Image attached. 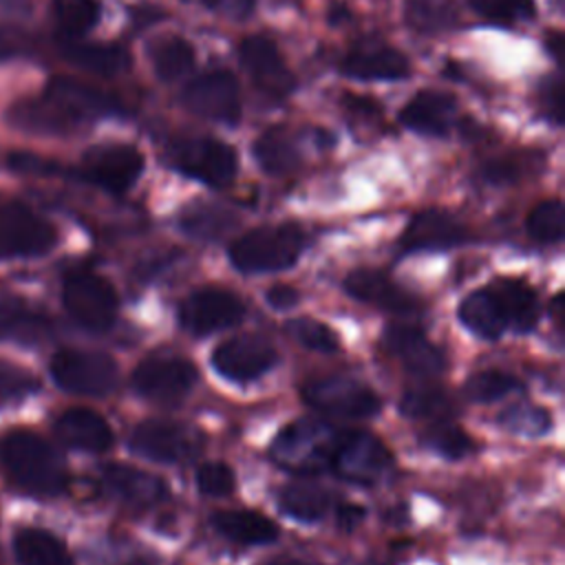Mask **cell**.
I'll return each mask as SVG.
<instances>
[{"instance_id": "cell-1", "label": "cell", "mask_w": 565, "mask_h": 565, "mask_svg": "<svg viewBox=\"0 0 565 565\" xmlns=\"http://www.w3.org/2000/svg\"><path fill=\"white\" fill-rule=\"evenodd\" d=\"M4 472L26 492L57 494L66 486L62 457L33 433H11L0 441Z\"/></svg>"}, {"instance_id": "cell-2", "label": "cell", "mask_w": 565, "mask_h": 565, "mask_svg": "<svg viewBox=\"0 0 565 565\" xmlns=\"http://www.w3.org/2000/svg\"><path fill=\"white\" fill-rule=\"evenodd\" d=\"M344 430L322 422V419H298L285 426L274 446L271 459L298 475H318L331 470L335 448Z\"/></svg>"}, {"instance_id": "cell-3", "label": "cell", "mask_w": 565, "mask_h": 565, "mask_svg": "<svg viewBox=\"0 0 565 565\" xmlns=\"http://www.w3.org/2000/svg\"><path fill=\"white\" fill-rule=\"evenodd\" d=\"M305 247V234L298 225H267L256 227L230 247V260L245 274L280 271L291 267Z\"/></svg>"}, {"instance_id": "cell-4", "label": "cell", "mask_w": 565, "mask_h": 565, "mask_svg": "<svg viewBox=\"0 0 565 565\" xmlns=\"http://www.w3.org/2000/svg\"><path fill=\"white\" fill-rule=\"evenodd\" d=\"M166 161L181 174L210 188H225L238 170V154L232 146L214 137L177 139L166 150Z\"/></svg>"}, {"instance_id": "cell-5", "label": "cell", "mask_w": 565, "mask_h": 565, "mask_svg": "<svg viewBox=\"0 0 565 565\" xmlns=\"http://www.w3.org/2000/svg\"><path fill=\"white\" fill-rule=\"evenodd\" d=\"M143 166V154L130 143H97L84 152L77 177L110 194H124L141 177Z\"/></svg>"}, {"instance_id": "cell-6", "label": "cell", "mask_w": 565, "mask_h": 565, "mask_svg": "<svg viewBox=\"0 0 565 565\" xmlns=\"http://www.w3.org/2000/svg\"><path fill=\"white\" fill-rule=\"evenodd\" d=\"M55 384L77 395H106L117 386V364L113 358L93 351L64 349L51 360Z\"/></svg>"}, {"instance_id": "cell-7", "label": "cell", "mask_w": 565, "mask_h": 565, "mask_svg": "<svg viewBox=\"0 0 565 565\" xmlns=\"http://www.w3.org/2000/svg\"><path fill=\"white\" fill-rule=\"evenodd\" d=\"M64 307L84 329L106 331L117 313V294L99 274L73 271L64 280Z\"/></svg>"}, {"instance_id": "cell-8", "label": "cell", "mask_w": 565, "mask_h": 565, "mask_svg": "<svg viewBox=\"0 0 565 565\" xmlns=\"http://www.w3.org/2000/svg\"><path fill=\"white\" fill-rule=\"evenodd\" d=\"M57 243L55 227L22 203H0V256L33 258Z\"/></svg>"}, {"instance_id": "cell-9", "label": "cell", "mask_w": 565, "mask_h": 565, "mask_svg": "<svg viewBox=\"0 0 565 565\" xmlns=\"http://www.w3.org/2000/svg\"><path fill=\"white\" fill-rule=\"evenodd\" d=\"M391 466L393 457L375 435L344 430L331 461V472L355 486H373L391 470Z\"/></svg>"}, {"instance_id": "cell-10", "label": "cell", "mask_w": 565, "mask_h": 565, "mask_svg": "<svg viewBox=\"0 0 565 565\" xmlns=\"http://www.w3.org/2000/svg\"><path fill=\"white\" fill-rule=\"evenodd\" d=\"M302 399L327 415L371 417L380 411V397L366 384L351 377H320L302 384Z\"/></svg>"}, {"instance_id": "cell-11", "label": "cell", "mask_w": 565, "mask_h": 565, "mask_svg": "<svg viewBox=\"0 0 565 565\" xmlns=\"http://www.w3.org/2000/svg\"><path fill=\"white\" fill-rule=\"evenodd\" d=\"M181 104L203 119L230 126L241 119V88L230 71H207L188 82Z\"/></svg>"}, {"instance_id": "cell-12", "label": "cell", "mask_w": 565, "mask_h": 565, "mask_svg": "<svg viewBox=\"0 0 565 565\" xmlns=\"http://www.w3.org/2000/svg\"><path fill=\"white\" fill-rule=\"evenodd\" d=\"M196 369L183 358H148L132 373V386L150 402L174 406L192 391Z\"/></svg>"}, {"instance_id": "cell-13", "label": "cell", "mask_w": 565, "mask_h": 565, "mask_svg": "<svg viewBox=\"0 0 565 565\" xmlns=\"http://www.w3.org/2000/svg\"><path fill=\"white\" fill-rule=\"evenodd\" d=\"M245 318V305L232 291L218 287H203L192 291L181 309V327L194 335H207L230 329Z\"/></svg>"}, {"instance_id": "cell-14", "label": "cell", "mask_w": 565, "mask_h": 565, "mask_svg": "<svg viewBox=\"0 0 565 565\" xmlns=\"http://www.w3.org/2000/svg\"><path fill=\"white\" fill-rule=\"evenodd\" d=\"M238 60L252 82L269 97H287L296 88V77L285 64L278 46L267 35H249L238 46Z\"/></svg>"}, {"instance_id": "cell-15", "label": "cell", "mask_w": 565, "mask_h": 565, "mask_svg": "<svg viewBox=\"0 0 565 565\" xmlns=\"http://www.w3.org/2000/svg\"><path fill=\"white\" fill-rule=\"evenodd\" d=\"M212 366L232 382H249L269 371L278 353L276 349L260 335H236L221 342L212 351Z\"/></svg>"}, {"instance_id": "cell-16", "label": "cell", "mask_w": 565, "mask_h": 565, "mask_svg": "<svg viewBox=\"0 0 565 565\" xmlns=\"http://www.w3.org/2000/svg\"><path fill=\"white\" fill-rule=\"evenodd\" d=\"M130 448L152 461L177 463L196 455V433L172 422L148 419L141 422L130 435Z\"/></svg>"}, {"instance_id": "cell-17", "label": "cell", "mask_w": 565, "mask_h": 565, "mask_svg": "<svg viewBox=\"0 0 565 565\" xmlns=\"http://www.w3.org/2000/svg\"><path fill=\"white\" fill-rule=\"evenodd\" d=\"M44 95L51 102H55L75 124L124 115V104L115 95L104 93L73 77H64V75L53 77L46 84Z\"/></svg>"}, {"instance_id": "cell-18", "label": "cell", "mask_w": 565, "mask_h": 565, "mask_svg": "<svg viewBox=\"0 0 565 565\" xmlns=\"http://www.w3.org/2000/svg\"><path fill=\"white\" fill-rule=\"evenodd\" d=\"M468 230L452 214L441 210L417 212L402 232L399 245L404 252L446 249L468 241Z\"/></svg>"}, {"instance_id": "cell-19", "label": "cell", "mask_w": 565, "mask_h": 565, "mask_svg": "<svg viewBox=\"0 0 565 565\" xmlns=\"http://www.w3.org/2000/svg\"><path fill=\"white\" fill-rule=\"evenodd\" d=\"M340 71L360 82H386L408 77L411 62L402 51L388 44H364L344 55Z\"/></svg>"}, {"instance_id": "cell-20", "label": "cell", "mask_w": 565, "mask_h": 565, "mask_svg": "<svg viewBox=\"0 0 565 565\" xmlns=\"http://www.w3.org/2000/svg\"><path fill=\"white\" fill-rule=\"evenodd\" d=\"M457 121V102L441 90H419L399 110V124L428 137H446Z\"/></svg>"}, {"instance_id": "cell-21", "label": "cell", "mask_w": 565, "mask_h": 565, "mask_svg": "<svg viewBox=\"0 0 565 565\" xmlns=\"http://www.w3.org/2000/svg\"><path fill=\"white\" fill-rule=\"evenodd\" d=\"M384 347L408 371L417 375H437L446 369V358L437 344H433L419 329L406 324H393L384 331Z\"/></svg>"}, {"instance_id": "cell-22", "label": "cell", "mask_w": 565, "mask_h": 565, "mask_svg": "<svg viewBox=\"0 0 565 565\" xmlns=\"http://www.w3.org/2000/svg\"><path fill=\"white\" fill-rule=\"evenodd\" d=\"M344 289L349 296L380 307L384 311L395 313H413L417 311L419 302L415 296H411L406 289H402L397 282H393L386 274L375 269H355L347 276Z\"/></svg>"}, {"instance_id": "cell-23", "label": "cell", "mask_w": 565, "mask_h": 565, "mask_svg": "<svg viewBox=\"0 0 565 565\" xmlns=\"http://www.w3.org/2000/svg\"><path fill=\"white\" fill-rule=\"evenodd\" d=\"M60 55L68 64L102 77H115L130 66V53L124 46L106 42H82L79 38H62Z\"/></svg>"}, {"instance_id": "cell-24", "label": "cell", "mask_w": 565, "mask_h": 565, "mask_svg": "<svg viewBox=\"0 0 565 565\" xmlns=\"http://www.w3.org/2000/svg\"><path fill=\"white\" fill-rule=\"evenodd\" d=\"M57 437L86 452H104L113 444V430L108 422L90 408H68L55 422Z\"/></svg>"}, {"instance_id": "cell-25", "label": "cell", "mask_w": 565, "mask_h": 565, "mask_svg": "<svg viewBox=\"0 0 565 565\" xmlns=\"http://www.w3.org/2000/svg\"><path fill=\"white\" fill-rule=\"evenodd\" d=\"M488 291L494 296L505 327H512L519 333L532 331L539 322V298L534 289L519 278H497L488 285Z\"/></svg>"}, {"instance_id": "cell-26", "label": "cell", "mask_w": 565, "mask_h": 565, "mask_svg": "<svg viewBox=\"0 0 565 565\" xmlns=\"http://www.w3.org/2000/svg\"><path fill=\"white\" fill-rule=\"evenodd\" d=\"M7 121L18 130L35 132V135H62L77 126L44 93L40 97H29L11 104L7 108Z\"/></svg>"}, {"instance_id": "cell-27", "label": "cell", "mask_w": 565, "mask_h": 565, "mask_svg": "<svg viewBox=\"0 0 565 565\" xmlns=\"http://www.w3.org/2000/svg\"><path fill=\"white\" fill-rule=\"evenodd\" d=\"M104 483L108 490L130 505H152L166 494V483L148 472L130 466L110 463L104 470Z\"/></svg>"}, {"instance_id": "cell-28", "label": "cell", "mask_w": 565, "mask_h": 565, "mask_svg": "<svg viewBox=\"0 0 565 565\" xmlns=\"http://www.w3.org/2000/svg\"><path fill=\"white\" fill-rule=\"evenodd\" d=\"M212 523L225 539L243 545H265L278 536L276 523L254 510H221L212 516Z\"/></svg>"}, {"instance_id": "cell-29", "label": "cell", "mask_w": 565, "mask_h": 565, "mask_svg": "<svg viewBox=\"0 0 565 565\" xmlns=\"http://www.w3.org/2000/svg\"><path fill=\"white\" fill-rule=\"evenodd\" d=\"M51 333V320L20 300H0V338L33 344Z\"/></svg>"}, {"instance_id": "cell-30", "label": "cell", "mask_w": 565, "mask_h": 565, "mask_svg": "<svg viewBox=\"0 0 565 565\" xmlns=\"http://www.w3.org/2000/svg\"><path fill=\"white\" fill-rule=\"evenodd\" d=\"M254 157H256L258 166L269 174H287V172L296 170L300 163V152H298L296 139L282 126H274L256 139Z\"/></svg>"}, {"instance_id": "cell-31", "label": "cell", "mask_w": 565, "mask_h": 565, "mask_svg": "<svg viewBox=\"0 0 565 565\" xmlns=\"http://www.w3.org/2000/svg\"><path fill=\"white\" fill-rule=\"evenodd\" d=\"M148 57L154 75L163 82H174L183 77L194 66V49L181 35H161L150 42Z\"/></svg>"}, {"instance_id": "cell-32", "label": "cell", "mask_w": 565, "mask_h": 565, "mask_svg": "<svg viewBox=\"0 0 565 565\" xmlns=\"http://www.w3.org/2000/svg\"><path fill=\"white\" fill-rule=\"evenodd\" d=\"M459 320L479 338L497 340L508 327L494 296L486 289L468 294L459 305Z\"/></svg>"}, {"instance_id": "cell-33", "label": "cell", "mask_w": 565, "mask_h": 565, "mask_svg": "<svg viewBox=\"0 0 565 565\" xmlns=\"http://www.w3.org/2000/svg\"><path fill=\"white\" fill-rule=\"evenodd\" d=\"M13 550L22 565H73L66 547L46 530H20L13 539Z\"/></svg>"}, {"instance_id": "cell-34", "label": "cell", "mask_w": 565, "mask_h": 565, "mask_svg": "<svg viewBox=\"0 0 565 565\" xmlns=\"http://www.w3.org/2000/svg\"><path fill=\"white\" fill-rule=\"evenodd\" d=\"M331 505V494L316 483H291L280 492V508L298 521H318Z\"/></svg>"}, {"instance_id": "cell-35", "label": "cell", "mask_w": 565, "mask_h": 565, "mask_svg": "<svg viewBox=\"0 0 565 565\" xmlns=\"http://www.w3.org/2000/svg\"><path fill=\"white\" fill-rule=\"evenodd\" d=\"M404 20L419 33H439L457 24V9L450 0H406Z\"/></svg>"}, {"instance_id": "cell-36", "label": "cell", "mask_w": 565, "mask_h": 565, "mask_svg": "<svg viewBox=\"0 0 565 565\" xmlns=\"http://www.w3.org/2000/svg\"><path fill=\"white\" fill-rule=\"evenodd\" d=\"M97 0H53V20L62 38H82L99 22Z\"/></svg>"}, {"instance_id": "cell-37", "label": "cell", "mask_w": 565, "mask_h": 565, "mask_svg": "<svg viewBox=\"0 0 565 565\" xmlns=\"http://www.w3.org/2000/svg\"><path fill=\"white\" fill-rule=\"evenodd\" d=\"M527 234L539 243H558L565 232V207L558 199L541 201L525 221Z\"/></svg>"}, {"instance_id": "cell-38", "label": "cell", "mask_w": 565, "mask_h": 565, "mask_svg": "<svg viewBox=\"0 0 565 565\" xmlns=\"http://www.w3.org/2000/svg\"><path fill=\"white\" fill-rule=\"evenodd\" d=\"M402 413L415 419H441L448 417V413L452 411V399L448 393L439 391V388H430V386H422V388H413L408 393H404L402 404H399Z\"/></svg>"}, {"instance_id": "cell-39", "label": "cell", "mask_w": 565, "mask_h": 565, "mask_svg": "<svg viewBox=\"0 0 565 565\" xmlns=\"http://www.w3.org/2000/svg\"><path fill=\"white\" fill-rule=\"evenodd\" d=\"M521 384L514 375L499 371V369H486L468 377L463 393L472 402H494L512 391H516Z\"/></svg>"}, {"instance_id": "cell-40", "label": "cell", "mask_w": 565, "mask_h": 565, "mask_svg": "<svg viewBox=\"0 0 565 565\" xmlns=\"http://www.w3.org/2000/svg\"><path fill=\"white\" fill-rule=\"evenodd\" d=\"M426 446L437 450L439 455L448 459H459L466 457L472 450V439L466 435L463 428L450 424V422H435L426 433H424Z\"/></svg>"}, {"instance_id": "cell-41", "label": "cell", "mask_w": 565, "mask_h": 565, "mask_svg": "<svg viewBox=\"0 0 565 565\" xmlns=\"http://www.w3.org/2000/svg\"><path fill=\"white\" fill-rule=\"evenodd\" d=\"M499 422L516 435H545L552 428L550 411L534 404H516L501 413Z\"/></svg>"}, {"instance_id": "cell-42", "label": "cell", "mask_w": 565, "mask_h": 565, "mask_svg": "<svg viewBox=\"0 0 565 565\" xmlns=\"http://www.w3.org/2000/svg\"><path fill=\"white\" fill-rule=\"evenodd\" d=\"M285 331L307 349L320 353L338 351V335L324 322H318L313 318H294L285 324Z\"/></svg>"}, {"instance_id": "cell-43", "label": "cell", "mask_w": 565, "mask_h": 565, "mask_svg": "<svg viewBox=\"0 0 565 565\" xmlns=\"http://www.w3.org/2000/svg\"><path fill=\"white\" fill-rule=\"evenodd\" d=\"M470 7L494 24L527 22L534 18V0H470Z\"/></svg>"}, {"instance_id": "cell-44", "label": "cell", "mask_w": 565, "mask_h": 565, "mask_svg": "<svg viewBox=\"0 0 565 565\" xmlns=\"http://www.w3.org/2000/svg\"><path fill=\"white\" fill-rule=\"evenodd\" d=\"M196 483H199V490L207 497H227L234 492L236 477L227 463L210 461L199 468Z\"/></svg>"}, {"instance_id": "cell-45", "label": "cell", "mask_w": 565, "mask_h": 565, "mask_svg": "<svg viewBox=\"0 0 565 565\" xmlns=\"http://www.w3.org/2000/svg\"><path fill=\"white\" fill-rule=\"evenodd\" d=\"M38 388V380L24 369L0 360V399L24 397Z\"/></svg>"}, {"instance_id": "cell-46", "label": "cell", "mask_w": 565, "mask_h": 565, "mask_svg": "<svg viewBox=\"0 0 565 565\" xmlns=\"http://www.w3.org/2000/svg\"><path fill=\"white\" fill-rule=\"evenodd\" d=\"M541 106L547 115V119L554 126H561L565 119V82H563V73L552 75L543 82L541 86Z\"/></svg>"}, {"instance_id": "cell-47", "label": "cell", "mask_w": 565, "mask_h": 565, "mask_svg": "<svg viewBox=\"0 0 565 565\" xmlns=\"http://www.w3.org/2000/svg\"><path fill=\"white\" fill-rule=\"evenodd\" d=\"M31 46V40L24 31H20L13 24L0 22V62H9L13 57L26 55Z\"/></svg>"}, {"instance_id": "cell-48", "label": "cell", "mask_w": 565, "mask_h": 565, "mask_svg": "<svg viewBox=\"0 0 565 565\" xmlns=\"http://www.w3.org/2000/svg\"><path fill=\"white\" fill-rule=\"evenodd\" d=\"M9 166L18 172H26V174H49V172H55L57 166L42 159V157H35V154H29V152H13L9 154Z\"/></svg>"}, {"instance_id": "cell-49", "label": "cell", "mask_w": 565, "mask_h": 565, "mask_svg": "<svg viewBox=\"0 0 565 565\" xmlns=\"http://www.w3.org/2000/svg\"><path fill=\"white\" fill-rule=\"evenodd\" d=\"M203 4L230 20H245L254 11V0H203Z\"/></svg>"}, {"instance_id": "cell-50", "label": "cell", "mask_w": 565, "mask_h": 565, "mask_svg": "<svg viewBox=\"0 0 565 565\" xmlns=\"http://www.w3.org/2000/svg\"><path fill=\"white\" fill-rule=\"evenodd\" d=\"M267 302L274 307V309H289L298 302V291L289 285H276L267 291Z\"/></svg>"}, {"instance_id": "cell-51", "label": "cell", "mask_w": 565, "mask_h": 565, "mask_svg": "<svg viewBox=\"0 0 565 565\" xmlns=\"http://www.w3.org/2000/svg\"><path fill=\"white\" fill-rule=\"evenodd\" d=\"M545 46H547V53L558 62L563 64V53H565V35L561 31H552L547 38H545Z\"/></svg>"}, {"instance_id": "cell-52", "label": "cell", "mask_w": 565, "mask_h": 565, "mask_svg": "<svg viewBox=\"0 0 565 565\" xmlns=\"http://www.w3.org/2000/svg\"><path fill=\"white\" fill-rule=\"evenodd\" d=\"M362 516H364V510L358 508V505H342L340 512H338V521H340V525H344L347 530H351L353 525H358Z\"/></svg>"}, {"instance_id": "cell-53", "label": "cell", "mask_w": 565, "mask_h": 565, "mask_svg": "<svg viewBox=\"0 0 565 565\" xmlns=\"http://www.w3.org/2000/svg\"><path fill=\"white\" fill-rule=\"evenodd\" d=\"M552 316L556 329H563V294H556L552 300Z\"/></svg>"}, {"instance_id": "cell-54", "label": "cell", "mask_w": 565, "mask_h": 565, "mask_svg": "<svg viewBox=\"0 0 565 565\" xmlns=\"http://www.w3.org/2000/svg\"><path fill=\"white\" fill-rule=\"evenodd\" d=\"M265 565H316V563H305V561H294V558H285V561H271Z\"/></svg>"}]
</instances>
